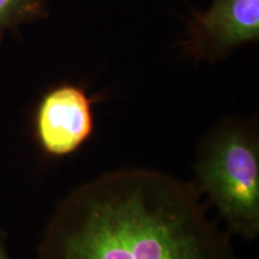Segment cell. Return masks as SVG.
<instances>
[{
	"label": "cell",
	"instance_id": "2",
	"mask_svg": "<svg viewBox=\"0 0 259 259\" xmlns=\"http://www.w3.org/2000/svg\"><path fill=\"white\" fill-rule=\"evenodd\" d=\"M226 222L228 232L253 240L259 234V138L238 119L216 126L198 150L194 180Z\"/></svg>",
	"mask_w": 259,
	"mask_h": 259
},
{
	"label": "cell",
	"instance_id": "1",
	"mask_svg": "<svg viewBox=\"0 0 259 259\" xmlns=\"http://www.w3.org/2000/svg\"><path fill=\"white\" fill-rule=\"evenodd\" d=\"M38 259H236L229 232L192 181L124 168L76 186L57 204Z\"/></svg>",
	"mask_w": 259,
	"mask_h": 259
},
{
	"label": "cell",
	"instance_id": "6",
	"mask_svg": "<svg viewBox=\"0 0 259 259\" xmlns=\"http://www.w3.org/2000/svg\"><path fill=\"white\" fill-rule=\"evenodd\" d=\"M0 259H9V254H8V251H6L4 236H3L2 232H0Z\"/></svg>",
	"mask_w": 259,
	"mask_h": 259
},
{
	"label": "cell",
	"instance_id": "3",
	"mask_svg": "<svg viewBox=\"0 0 259 259\" xmlns=\"http://www.w3.org/2000/svg\"><path fill=\"white\" fill-rule=\"evenodd\" d=\"M92 101L76 85H60L41 100L35 116V134L47 155L64 157L73 154L93 135Z\"/></svg>",
	"mask_w": 259,
	"mask_h": 259
},
{
	"label": "cell",
	"instance_id": "4",
	"mask_svg": "<svg viewBox=\"0 0 259 259\" xmlns=\"http://www.w3.org/2000/svg\"><path fill=\"white\" fill-rule=\"evenodd\" d=\"M259 37V0H213L193 19L187 50L196 57L218 59Z\"/></svg>",
	"mask_w": 259,
	"mask_h": 259
},
{
	"label": "cell",
	"instance_id": "5",
	"mask_svg": "<svg viewBox=\"0 0 259 259\" xmlns=\"http://www.w3.org/2000/svg\"><path fill=\"white\" fill-rule=\"evenodd\" d=\"M50 0H0V32L44 17Z\"/></svg>",
	"mask_w": 259,
	"mask_h": 259
}]
</instances>
